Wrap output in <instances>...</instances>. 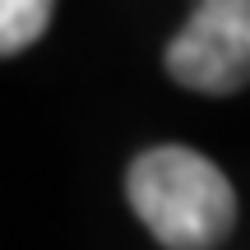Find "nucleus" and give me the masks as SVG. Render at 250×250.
<instances>
[{
    "label": "nucleus",
    "instance_id": "nucleus-1",
    "mask_svg": "<svg viewBox=\"0 0 250 250\" xmlns=\"http://www.w3.org/2000/svg\"><path fill=\"white\" fill-rule=\"evenodd\" d=\"M125 195L148 236L167 250H213L236 227L232 181L195 148L158 144L125 171Z\"/></svg>",
    "mask_w": 250,
    "mask_h": 250
},
{
    "label": "nucleus",
    "instance_id": "nucleus-2",
    "mask_svg": "<svg viewBox=\"0 0 250 250\" xmlns=\"http://www.w3.org/2000/svg\"><path fill=\"white\" fill-rule=\"evenodd\" d=\"M167 74L195 93H236L250 79V0H199L167 46Z\"/></svg>",
    "mask_w": 250,
    "mask_h": 250
},
{
    "label": "nucleus",
    "instance_id": "nucleus-3",
    "mask_svg": "<svg viewBox=\"0 0 250 250\" xmlns=\"http://www.w3.org/2000/svg\"><path fill=\"white\" fill-rule=\"evenodd\" d=\"M56 0H0V56L33 46L51 23Z\"/></svg>",
    "mask_w": 250,
    "mask_h": 250
}]
</instances>
